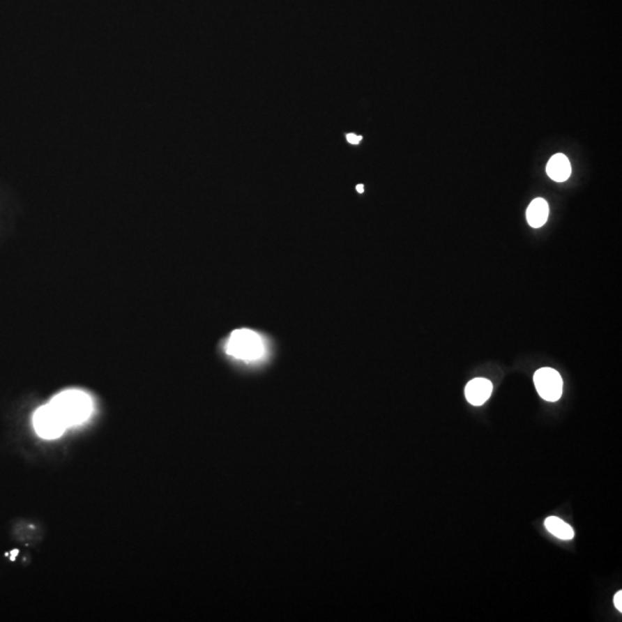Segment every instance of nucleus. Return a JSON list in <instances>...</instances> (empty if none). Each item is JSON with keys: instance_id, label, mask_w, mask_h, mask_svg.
<instances>
[{"instance_id": "11", "label": "nucleus", "mask_w": 622, "mask_h": 622, "mask_svg": "<svg viewBox=\"0 0 622 622\" xmlns=\"http://www.w3.org/2000/svg\"><path fill=\"white\" fill-rule=\"evenodd\" d=\"M356 189H358V192H364V187H363V185H358V187H356Z\"/></svg>"}, {"instance_id": "3", "label": "nucleus", "mask_w": 622, "mask_h": 622, "mask_svg": "<svg viewBox=\"0 0 622 622\" xmlns=\"http://www.w3.org/2000/svg\"><path fill=\"white\" fill-rule=\"evenodd\" d=\"M33 423L36 434L44 439H56L61 437L67 429L50 402L44 404L35 411Z\"/></svg>"}, {"instance_id": "4", "label": "nucleus", "mask_w": 622, "mask_h": 622, "mask_svg": "<svg viewBox=\"0 0 622 622\" xmlns=\"http://www.w3.org/2000/svg\"><path fill=\"white\" fill-rule=\"evenodd\" d=\"M533 383L537 392L544 400L556 402L563 395V378L552 367H542L537 370L533 374Z\"/></svg>"}, {"instance_id": "8", "label": "nucleus", "mask_w": 622, "mask_h": 622, "mask_svg": "<svg viewBox=\"0 0 622 622\" xmlns=\"http://www.w3.org/2000/svg\"><path fill=\"white\" fill-rule=\"evenodd\" d=\"M545 528L553 536L563 540L574 538V530L572 526L556 517H549L545 519Z\"/></svg>"}, {"instance_id": "1", "label": "nucleus", "mask_w": 622, "mask_h": 622, "mask_svg": "<svg viewBox=\"0 0 622 622\" xmlns=\"http://www.w3.org/2000/svg\"><path fill=\"white\" fill-rule=\"evenodd\" d=\"M50 404L68 427L84 423L93 413V401L82 390H68L56 394Z\"/></svg>"}, {"instance_id": "2", "label": "nucleus", "mask_w": 622, "mask_h": 622, "mask_svg": "<svg viewBox=\"0 0 622 622\" xmlns=\"http://www.w3.org/2000/svg\"><path fill=\"white\" fill-rule=\"evenodd\" d=\"M226 353L240 361H259L265 356V342L259 333L249 328L235 330L226 344Z\"/></svg>"}, {"instance_id": "6", "label": "nucleus", "mask_w": 622, "mask_h": 622, "mask_svg": "<svg viewBox=\"0 0 622 622\" xmlns=\"http://www.w3.org/2000/svg\"><path fill=\"white\" fill-rule=\"evenodd\" d=\"M547 176L556 182L566 181L572 174V166L566 156L556 153L549 159L546 166Z\"/></svg>"}, {"instance_id": "7", "label": "nucleus", "mask_w": 622, "mask_h": 622, "mask_svg": "<svg viewBox=\"0 0 622 622\" xmlns=\"http://www.w3.org/2000/svg\"><path fill=\"white\" fill-rule=\"evenodd\" d=\"M549 218V204L544 199H535L526 208V220L533 229H540Z\"/></svg>"}, {"instance_id": "10", "label": "nucleus", "mask_w": 622, "mask_h": 622, "mask_svg": "<svg viewBox=\"0 0 622 622\" xmlns=\"http://www.w3.org/2000/svg\"><path fill=\"white\" fill-rule=\"evenodd\" d=\"M614 605L619 612H622V591H618L614 596Z\"/></svg>"}, {"instance_id": "5", "label": "nucleus", "mask_w": 622, "mask_h": 622, "mask_svg": "<svg viewBox=\"0 0 622 622\" xmlns=\"http://www.w3.org/2000/svg\"><path fill=\"white\" fill-rule=\"evenodd\" d=\"M492 383L485 378H475L466 384L464 394L466 399L473 406L485 404L492 393Z\"/></svg>"}, {"instance_id": "9", "label": "nucleus", "mask_w": 622, "mask_h": 622, "mask_svg": "<svg viewBox=\"0 0 622 622\" xmlns=\"http://www.w3.org/2000/svg\"><path fill=\"white\" fill-rule=\"evenodd\" d=\"M346 139L351 144H358L362 141V136L356 135V134H347Z\"/></svg>"}]
</instances>
